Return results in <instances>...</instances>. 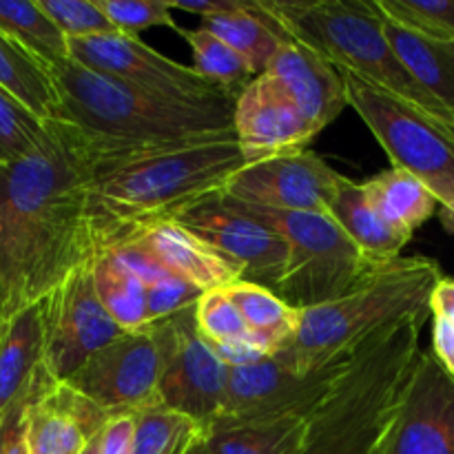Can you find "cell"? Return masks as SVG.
I'll use <instances>...</instances> for the list:
<instances>
[{
	"label": "cell",
	"instance_id": "30",
	"mask_svg": "<svg viewBox=\"0 0 454 454\" xmlns=\"http://www.w3.org/2000/svg\"><path fill=\"white\" fill-rule=\"evenodd\" d=\"M306 421L217 426L208 430L211 454H295L304 437Z\"/></svg>",
	"mask_w": 454,
	"mask_h": 454
},
{
	"label": "cell",
	"instance_id": "32",
	"mask_svg": "<svg viewBox=\"0 0 454 454\" xmlns=\"http://www.w3.org/2000/svg\"><path fill=\"white\" fill-rule=\"evenodd\" d=\"M386 20L428 35L454 40V0H375Z\"/></svg>",
	"mask_w": 454,
	"mask_h": 454
},
{
	"label": "cell",
	"instance_id": "24",
	"mask_svg": "<svg viewBox=\"0 0 454 454\" xmlns=\"http://www.w3.org/2000/svg\"><path fill=\"white\" fill-rule=\"evenodd\" d=\"M362 184L380 215L408 239H412L415 231L439 213L433 191L403 168L390 167Z\"/></svg>",
	"mask_w": 454,
	"mask_h": 454
},
{
	"label": "cell",
	"instance_id": "16",
	"mask_svg": "<svg viewBox=\"0 0 454 454\" xmlns=\"http://www.w3.org/2000/svg\"><path fill=\"white\" fill-rule=\"evenodd\" d=\"M380 454H454V377L421 350Z\"/></svg>",
	"mask_w": 454,
	"mask_h": 454
},
{
	"label": "cell",
	"instance_id": "20",
	"mask_svg": "<svg viewBox=\"0 0 454 454\" xmlns=\"http://www.w3.org/2000/svg\"><path fill=\"white\" fill-rule=\"evenodd\" d=\"M140 242L167 273L184 279L186 284L200 288L202 293L229 288L244 279L242 270L233 262L213 251L208 244L191 235L177 222L153 226L145 235H140Z\"/></svg>",
	"mask_w": 454,
	"mask_h": 454
},
{
	"label": "cell",
	"instance_id": "15",
	"mask_svg": "<svg viewBox=\"0 0 454 454\" xmlns=\"http://www.w3.org/2000/svg\"><path fill=\"white\" fill-rule=\"evenodd\" d=\"M176 324V344L160 380L158 399L207 434L226 411L229 366L198 333L195 306L177 313Z\"/></svg>",
	"mask_w": 454,
	"mask_h": 454
},
{
	"label": "cell",
	"instance_id": "1",
	"mask_svg": "<svg viewBox=\"0 0 454 454\" xmlns=\"http://www.w3.org/2000/svg\"><path fill=\"white\" fill-rule=\"evenodd\" d=\"M93 155L60 120L31 153L0 164V326L93 260L87 189Z\"/></svg>",
	"mask_w": 454,
	"mask_h": 454
},
{
	"label": "cell",
	"instance_id": "6",
	"mask_svg": "<svg viewBox=\"0 0 454 454\" xmlns=\"http://www.w3.org/2000/svg\"><path fill=\"white\" fill-rule=\"evenodd\" d=\"M262 4L284 35L317 51L333 67L454 127L402 67L375 0H262Z\"/></svg>",
	"mask_w": 454,
	"mask_h": 454
},
{
	"label": "cell",
	"instance_id": "44",
	"mask_svg": "<svg viewBox=\"0 0 454 454\" xmlns=\"http://www.w3.org/2000/svg\"><path fill=\"white\" fill-rule=\"evenodd\" d=\"M200 433H202V430H191L189 434H184V437H182L180 442H177V446L173 448V450L168 452V454H186V450H189V446H191V443H193V439L198 437Z\"/></svg>",
	"mask_w": 454,
	"mask_h": 454
},
{
	"label": "cell",
	"instance_id": "18",
	"mask_svg": "<svg viewBox=\"0 0 454 454\" xmlns=\"http://www.w3.org/2000/svg\"><path fill=\"white\" fill-rule=\"evenodd\" d=\"M235 137L248 162L309 149L317 136L288 93L262 74L235 100Z\"/></svg>",
	"mask_w": 454,
	"mask_h": 454
},
{
	"label": "cell",
	"instance_id": "27",
	"mask_svg": "<svg viewBox=\"0 0 454 454\" xmlns=\"http://www.w3.org/2000/svg\"><path fill=\"white\" fill-rule=\"evenodd\" d=\"M0 87L44 122L58 120L60 100L47 67L0 31Z\"/></svg>",
	"mask_w": 454,
	"mask_h": 454
},
{
	"label": "cell",
	"instance_id": "7",
	"mask_svg": "<svg viewBox=\"0 0 454 454\" xmlns=\"http://www.w3.org/2000/svg\"><path fill=\"white\" fill-rule=\"evenodd\" d=\"M239 204L286 239V266L273 291L293 309L309 310L328 304L381 269L364 257L357 244L331 215Z\"/></svg>",
	"mask_w": 454,
	"mask_h": 454
},
{
	"label": "cell",
	"instance_id": "4",
	"mask_svg": "<svg viewBox=\"0 0 454 454\" xmlns=\"http://www.w3.org/2000/svg\"><path fill=\"white\" fill-rule=\"evenodd\" d=\"M428 319H406L364 341L306 419L297 454H380L421 355Z\"/></svg>",
	"mask_w": 454,
	"mask_h": 454
},
{
	"label": "cell",
	"instance_id": "21",
	"mask_svg": "<svg viewBox=\"0 0 454 454\" xmlns=\"http://www.w3.org/2000/svg\"><path fill=\"white\" fill-rule=\"evenodd\" d=\"M386 35L417 87L454 124V40H434L386 20Z\"/></svg>",
	"mask_w": 454,
	"mask_h": 454
},
{
	"label": "cell",
	"instance_id": "25",
	"mask_svg": "<svg viewBox=\"0 0 454 454\" xmlns=\"http://www.w3.org/2000/svg\"><path fill=\"white\" fill-rule=\"evenodd\" d=\"M226 293L242 310L248 331L270 355H279L291 348L300 331L301 310L293 309L270 288L247 279L235 282L233 286L226 288Z\"/></svg>",
	"mask_w": 454,
	"mask_h": 454
},
{
	"label": "cell",
	"instance_id": "11",
	"mask_svg": "<svg viewBox=\"0 0 454 454\" xmlns=\"http://www.w3.org/2000/svg\"><path fill=\"white\" fill-rule=\"evenodd\" d=\"M91 262L75 269L40 301L44 328L43 366L58 384L69 381L98 350L124 335L98 297Z\"/></svg>",
	"mask_w": 454,
	"mask_h": 454
},
{
	"label": "cell",
	"instance_id": "5",
	"mask_svg": "<svg viewBox=\"0 0 454 454\" xmlns=\"http://www.w3.org/2000/svg\"><path fill=\"white\" fill-rule=\"evenodd\" d=\"M442 279V266L434 260L402 255L337 300L301 310L295 341L279 355L301 375L322 371L384 328L406 319H430V300Z\"/></svg>",
	"mask_w": 454,
	"mask_h": 454
},
{
	"label": "cell",
	"instance_id": "19",
	"mask_svg": "<svg viewBox=\"0 0 454 454\" xmlns=\"http://www.w3.org/2000/svg\"><path fill=\"white\" fill-rule=\"evenodd\" d=\"M264 74L288 93L317 133L348 106L341 71L297 40H286L279 47Z\"/></svg>",
	"mask_w": 454,
	"mask_h": 454
},
{
	"label": "cell",
	"instance_id": "34",
	"mask_svg": "<svg viewBox=\"0 0 454 454\" xmlns=\"http://www.w3.org/2000/svg\"><path fill=\"white\" fill-rule=\"evenodd\" d=\"M195 326L211 346L235 344V341L255 340L244 322L242 310L226 293V288L207 291L195 304Z\"/></svg>",
	"mask_w": 454,
	"mask_h": 454
},
{
	"label": "cell",
	"instance_id": "12",
	"mask_svg": "<svg viewBox=\"0 0 454 454\" xmlns=\"http://www.w3.org/2000/svg\"><path fill=\"white\" fill-rule=\"evenodd\" d=\"M69 58L142 91L191 105H224L238 98L208 82L195 67L171 60L137 35L106 34L69 40Z\"/></svg>",
	"mask_w": 454,
	"mask_h": 454
},
{
	"label": "cell",
	"instance_id": "13",
	"mask_svg": "<svg viewBox=\"0 0 454 454\" xmlns=\"http://www.w3.org/2000/svg\"><path fill=\"white\" fill-rule=\"evenodd\" d=\"M176 222L233 262L247 282L273 291L286 266V239L244 211L242 204L229 198L224 191L186 208Z\"/></svg>",
	"mask_w": 454,
	"mask_h": 454
},
{
	"label": "cell",
	"instance_id": "37",
	"mask_svg": "<svg viewBox=\"0 0 454 454\" xmlns=\"http://www.w3.org/2000/svg\"><path fill=\"white\" fill-rule=\"evenodd\" d=\"M115 29L127 35H137L151 27L180 29L173 20L171 0H98Z\"/></svg>",
	"mask_w": 454,
	"mask_h": 454
},
{
	"label": "cell",
	"instance_id": "26",
	"mask_svg": "<svg viewBox=\"0 0 454 454\" xmlns=\"http://www.w3.org/2000/svg\"><path fill=\"white\" fill-rule=\"evenodd\" d=\"M200 27L215 34L229 47H233L239 56L247 58L255 75L264 74L275 53L279 51V47L286 40H291L279 31V27L275 25V20L262 4V0H257L253 9L202 18Z\"/></svg>",
	"mask_w": 454,
	"mask_h": 454
},
{
	"label": "cell",
	"instance_id": "35",
	"mask_svg": "<svg viewBox=\"0 0 454 454\" xmlns=\"http://www.w3.org/2000/svg\"><path fill=\"white\" fill-rule=\"evenodd\" d=\"M47 122L0 87V164H12L35 149Z\"/></svg>",
	"mask_w": 454,
	"mask_h": 454
},
{
	"label": "cell",
	"instance_id": "3",
	"mask_svg": "<svg viewBox=\"0 0 454 454\" xmlns=\"http://www.w3.org/2000/svg\"><path fill=\"white\" fill-rule=\"evenodd\" d=\"M49 74L60 100L58 120L84 137L96 162L238 140L235 102L191 105L171 100L120 82L71 58L49 67Z\"/></svg>",
	"mask_w": 454,
	"mask_h": 454
},
{
	"label": "cell",
	"instance_id": "39",
	"mask_svg": "<svg viewBox=\"0 0 454 454\" xmlns=\"http://www.w3.org/2000/svg\"><path fill=\"white\" fill-rule=\"evenodd\" d=\"M202 295L204 293L200 288L191 286L184 279L173 278V275L158 279L151 286H146V304H149L151 324L191 309V306L198 304Z\"/></svg>",
	"mask_w": 454,
	"mask_h": 454
},
{
	"label": "cell",
	"instance_id": "2",
	"mask_svg": "<svg viewBox=\"0 0 454 454\" xmlns=\"http://www.w3.org/2000/svg\"><path fill=\"white\" fill-rule=\"evenodd\" d=\"M247 164L238 140L93 160L87 189L93 257L140 238L153 226L176 222L186 208L224 191Z\"/></svg>",
	"mask_w": 454,
	"mask_h": 454
},
{
	"label": "cell",
	"instance_id": "42",
	"mask_svg": "<svg viewBox=\"0 0 454 454\" xmlns=\"http://www.w3.org/2000/svg\"><path fill=\"white\" fill-rule=\"evenodd\" d=\"M34 381H35V377H34ZM34 381H31V386L27 388V393L20 395V397H18L16 402H13L12 406H9L7 411L0 415V454L12 452L13 439H16L18 430L22 428V417H25V408H27V402H29V397H31V390H34Z\"/></svg>",
	"mask_w": 454,
	"mask_h": 454
},
{
	"label": "cell",
	"instance_id": "23",
	"mask_svg": "<svg viewBox=\"0 0 454 454\" xmlns=\"http://www.w3.org/2000/svg\"><path fill=\"white\" fill-rule=\"evenodd\" d=\"M331 217L357 244L364 257L375 266H386L399 260L403 247L411 242L380 215V211L368 200L362 182H353L348 177L337 193Z\"/></svg>",
	"mask_w": 454,
	"mask_h": 454
},
{
	"label": "cell",
	"instance_id": "14",
	"mask_svg": "<svg viewBox=\"0 0 454 454\" xmlns=\"http://www.w3.org/2000/svg\"><path fill=\"white\" fill-rule=\"evenodd\" d=\"M346 177L310 149L269 155L239 168L224 193L251 207L331 215Z\"/></svg>",
	"mask_w": 454,
	"mask_h": 454
},
{
	"label": "cell",
	"instance_id": "8",
	"mask_svg": "<svg viewBox=\"0 0 454 454\" xmlns=\"http://www.w3.org/2000/svg\"><path fill=\"white\" fill-rule=\"evenodd\" d=\"M346 96L388 153L393 167L424 182L439 202V220L454 233V127L346 74Z\"/></svg>",
	"mask_w": 454,
	"mask_h": 454
},
{
	"label": "cell",
	"instance_id": "9",
	"mask_svg": "<svg viewBox=\"0 0 454 454\" xmlns=\"http://www.w3.org/2000/svg\"><path fill=\"white\" fill-rule=\"evenodd\" d=\"M176 315L149 324L98 350L69 381L106 415H133L158 399V386L176 344Z\"/></svg>",
	"mask_w": 454,
	"mask_h": 454
},
{
	"label": "cell",
	"instance_id": "46",
	"mask_svg": "<svg viewBox=\"0 0 454 454\" xmlns=\"http://www.w3.org/2000/svg\"><path fill=\"white\" fill-rule=\"evenodd\" d=\"M100 434H98V437H93L91 442H89V446L84 448L82 454H100Z\"/></svg>",
	"mask_w": 454,
	"mask_h": 454
},
{
	"label": "cell",
	"instance_id": "38",
	"mask_svg": "<svg viewBox=\"0 0 454 454\" xmlns=\"http://www.w3.org/2000/svg\"><path fill=\"white\" fill-rule=\"evenodd\" d=\"M433 353L454 377V279L443 278L430 300Z\"/></svg>",
	"mask_w": 454,
	"mask_h": 454
},
{
	"label": "cell",
	"instance_id": "17",
	"mask_svg": "<svg viewBox=\"0 0 454 454\" xmlns=\"http://www.w3.org/2000/svg\"><path fill=\"white\" fill-rule=\"evenodd\" d=\"M106 415L100 406L47 375L44 366L35 375L27 402L25 446L29 454H82L93 437L105 430Z\"/></svg>",
	"mask_w": 454,
	"mask_h": 454
},
{
	"label": "cell",
	"instance_id": "40",
	"mask_svg": "<svg viewBox=\"0 0 454 454\" xmlns=\"http://www.w3.org/2000/svg\"><path fill=\"white\" fill-rule=\"evenodd\" d=\"M136 419L133 415H114L100 434V454H131Z\"/></svg>",
	"mask_w": 454,
	"mask_h": 454
},
{
	"label": "cell",
	"instance_id": "28",
	"mask_svg": "<svg viewBox=\"0 0 454 454\" xmlns=\"http://www.w3.org/2000/svg\"><path fill=\"white\" fill-rule=\"evenodd\" d=\"M96 291L106 313L124 333L149 326L146 284L118 260L114 253H102L91 262Z\"/></svg>",
	"mask_w": 454,
	"mask_h": 454
},
{
	"label": "cell",
	"instance_id": "45",
	"mask_svg": "<svg viewBox=\"0 0 454 454\" xmlns=\"http://www.w3.org/2000/svg\"><path fill=\"white\" fill-rule=\"evenodd\" d=\"M9 454H29V452H27V446H25V426L18 430L16 439H13V443H12V452H9Z\"/></svg>",
	"mask_w": 454,
	"mask_h": 454
},
{
	"label": "cell",
	"instance_id": "36",
	"mask_svg": "<svg viewBox=\"0 0 454 454\" xmlns=\"http://www.w3.org/2000/svg\"><path fill=\"white\" fill-rule=\"evenodd\" d=\"M38 4L51 18L53 25L67 35V40L118 34L98 0H38Z\"/></svg>",
	"mask_w": 454,
	"mask_h": 454
},
{
	"label": "cell",
	"instance_id": "31",
	"mask_svg": "<svg viewBox=\"0 0 454 454\" xmlns=\"http://www.w3.org/2000/svg\"><path fill=\"white\" fill-rule=\"evenodd\" d=\"M189 43L195 58V71L208 82L238 98L253 80L257 78L253 67L244 56H239L233 47L217 38L204 27L198 29H177Z\"/></svg>",
	"mask_w": 454,
	"mask_h": 454
},
{
	"label": "cell",
	"instance_id": "29",
	"mask_svg": "<svg viewBox=\"0 0 454 454\" xmlns=\"http://www.w3.org/2000/svg\"><path fill=\"white\" fill-rule=\"evenodd\" d=\"M0 31L47 69L69 58V40L40 9L38 0H0Z\"/></svg>",
	"mask_w": 454,
	"mask_h": 454
},
{
	"label": "cell",
	"instance_id": "33",
	"mask_svg": "<svg viewBox=\"0 0 454 454\" xmlns=\"http://www.w3.org/2000/svg\"><path fill=\"white\" fill-rule=\"evenodd\" d=\"M136 434L131 454H168L184 434L200 430L193 421L168 411L160 399L133 412Z\"/></svg>",
	"mask_w": 454,
	"mask_h": 454
},
{
	"label": "cell",
	"instance_id": "43",
	"mask_svg": "<svg viewBox=\"0 0 454 454\" xmlns=\"http://www.w3.org/2000/svg\"><path fill=\"white\" fill-rule=\"evenodd\" d=\"M186 454H211V450H208V443H207V434L200 433L198 437L193 439V443H191Z\"/></svg>",
	"mask_w": 454,
	"mask_h": 454
},
{
	"label": "cell",
	"instance_id": "22",
	"mask_svg": "<svg viewBox=\"0 0 454 454\" xmlns=\"http://www.w3.org/2000/svg\"><path fill=\"white\" fill-rule=\"evenodd\" d=\"M43 359V306L35 304L0 326V415L27 393Z\"/></svg>",
	"mask_w": 454,
	"mask_h": 454
},
{
	"label": "cell",
	"instance_id": "10",
	"mask_svg": "<svg viewBox=\"0 0 454 454\" xmlns=\"http://www.w3.org/2000/svg\"><path fill=\"white\" fill-rule=\"evenodd\" d=\"M353 353L310 375H301L284 355H273L251 366L229 368L226 411L213 428L266 421H306L348 366Z\"/></svg>",
	"mask_w": 454,
	"mask_h": 454
},
{
	"label": "cell",
	"instance_id": "41",
	"mask_svg": "<svg viewBox=\"0 0 454 454\" xmlns=\"http://www.w3.org/2000/svg\"><path fill=\"white\" fill-rule=\"evenodd\" d=\"M171 4L173 9L195 13V16H200V20H202V18L242 12V9H253L257 4V0H171Z\"/></svg>",
	"mask_w": 454,
	"mask_h": 454
},
{
	"label": "cell",
	"instance_id": "47",
	"mask_svg": "<svg viewBox=\"0 0 454 454\" xmlns=\"http://www.w3.org/2000/svg\"><path fill=\"white\" fill-rule=\"evenodd\" d=\"M295 454H297V452H295Z\"/></svg>",
	"mask_w": 454,
	"mask_h": 454
}]
</instances>
